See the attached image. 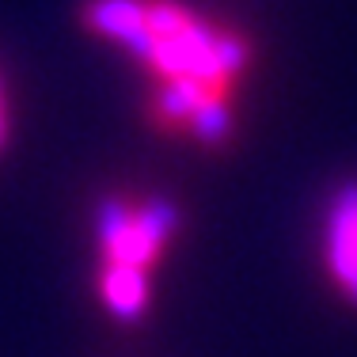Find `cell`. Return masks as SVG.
<instances>
[{
  "label": "cell",
  "instance_id": "obj_1",
  "mask_svg": "<svg viewBox=\"0 0 357 357\" xmlns=\"http://www.w3.org/2000/svg\"><path fill=\"white\" fill-rule=\"evenodd\" d=\"M96 228H99V243H103L107 266H126V270H137V274H149L164 259V248L152 243L141 232L137 202L103 198L96 209Z\"/></svg>",
  "mask_w": 357,
  "mask_h": 357
},
{
  "label": "cell",
  "instance_id": "obj_3",
  "mask_svg": "<svg viewBox=\"0 0 357 357\" xmlns=\"http://www.w3.org/2000/svg\"><path fill=\"white\" fill-rule=\"evenodd\" d=\"M144 278L149 274H137V270H126V266H103L99 289H103L107 308L118 319L133 323L144 316V308H149V282Z\"/></svg>",
  "mask_w": 357,
  "mask_h": 357
},
{
  "label": "cell",
  "instance_id": "obj_6",
  "mask_svg": "<svg viewBox=\"0 0 357 357\" xmlns=\"http://www.w3.org/2000/svg\"><path fill=\"white\" fill-rule=\"evenodd\" d=\"M8 141V110H4V88H0V149Z\"/></svg>",
  "mask_w": 357,
  "mask_h": 357
},
{
  "label": "cell",
  "instance_id": "obj_5",
  "mask_svg": "<svg viewBox=\"0 0 357 357\" xmlns=\"http://www.w3.org/2000/svg\"><path fill=\"white\" fill-rule=\"evenodd\" d=\"M137 225H141V232L149 236L152 243H160V248L167 251V243L178 236L183 213H178V206H175L172 198H160V194H152V198L137 202Z\"/></svg>",
  "mask_w": 357,
  "mask_h": 357
},
{
  "label": "cell",
  "instance_id": "obj_2",
  "mask_svg": "<svg viewBox=\"0 0 357 357\" xmlns=\"http://www.w3.org/2000/svg\"><path fill=\"white\" fill-rule=\"evenodd\" d=\"M209 96H225V91H209L202 80H167L156 84L152 91V103H149V118L152 126L167 133H190V122L198 114V107L206 103Z\"/></svg>",
  "mask_w": 357,
  "mask_h": 357
},
{
  "label": "cell",
  "instance_id": "obj_4",
  "mask_svg": "<svg viewBox=\"0 0 357 357\" xmlns=\"http://www.w3.org/2000/svg\"><path fill=\"white\" fill-rule=\"evenodd\" d=\"M232 130H236L232 96H209L206 103L198 107L194 122H190L194 141H202L206 149H220V144H228V137H232Z\"/></svg>",
  "mask_w": 357,
  "mask_h": 357
}]
</instances>
